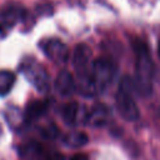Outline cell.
<instances>
[{"label": "cell", "instance_id": "5", "mask_svg": "<svg viewBox=\"0 0 160 160\" xmlns=\"http://www.w3.org/2000/svg\"><path fill=\"white\" fill-rule=\"evenodd\" d=\"M41 49H42L44 54L54 62L65 64L69 60L70 52H69L68 46L58 39H48V40L42 41Z\"/></svg>", "mask_w": 160, "mask_h": 160}, {"label": "cell", "instance_id": "15", "mask_svg": "<svg viewBox=\"0 0 160 160\" xmlns=\"http://www.w3.org/2000/svg\"><path fill=\"white\" fill-rule=\"evenodd\" d=\"M70 160H89V158H88V155H85L82 152H78V154L72 155L70 158Z\"/></svg>", "mask_w": 160, "mask_h": 160}, {"label": "cell", "instance_id": "1", "mask_svg": "<svg viewBox=\"0 0 160 160\" xmlns=\"http://www.w3.org/2000/svg\"><path fill=\"white\" fill-rule=\"evenodd\" d=\"M135 50V79L134 85L135 90L141 96H149L152 90V75H154V64L151 60L150 51L148 46L136 41L134 44Z\"/></svg>", "mask_w": 160, "mask_h": 160}, {"label": "cell", "instance_id": "7", "mask_svg": "<svg viewBox=\"0 0 160 160\" xmlns=\"http://www.w3.org/2000/svg\"><path fill=\"white\" fill-rule=\"evenodd\" d=\"M24 16V10L18 5H9L0 11V32H8Z\"/></svg>", "mask_w": 160, "mask_h": 160}, {"label": "cell", "instance_id": "3", "mask_svg": "<svg viewBox=\"0 0 160 160\" xmlns=\"http://www.w3.org/2000/svg\"><path fill=\"white\" fill-rule=\"evenodd\" d=\"M20 71L39 92H48L50 89V78L41 64L34 59H25L20 65Z\"/></svg>", "mask_w": 160, "mask_h": 160}, {"label": "cell", "instance_id": "16", "mask_svg": "<svg viewBox=\"0 0 160 160\" xmlns=\"http://www.w3.org/2000/svg\"><path fill=\"white\" fill-rule=\"evenodd\" d=\"M28 160H32V159H28Z\"/></svg>", "mask_w": 160, "mask_h": 160}, {"label": "cell", "instance_id": "8", "mask_svg": "<svg viewBox=\"0 0 160 160\" xmlns=\"http://www.w3.org/2000/svg\"><path fill=\"white\" fill-rule=\"evenodd\" d=\"M76 89V81L72 76V74L68 70H61L55 80V90L59 95L68 98L74 94Z\"/></svg>", "mask_w": 160, "mask_h": 160}, {"label": "cell", "instance_id": "9", "mask_svg": "<svg viewBox=\"0 0 160 160\" xmlns=\"http://www.w3.org/2000/svg\"><path fill=\"white\" fill-rule=\"evenodd\" d=\"M109 119H110V110L104 104H96V105H94L90 109V111L88 112L86 118H85L86 124H89L91 126H95V128H99V126L105 125Z\"/></svg>", "mask_w": 160, "mask_h": 160}, {"label": "cell", "instance_id": "12", "mask_svg": "<svg viewBox=\"0 0 160 160\" xmlns=\"http://www.w3.org/2000/svg\"><path fill=\"white\" fill-rule=\"evenodd\" d=\"M89 138L82 131H71L64 136V142L70 148H81L88 142Z\"/></svg>", "mask_w": 160, "mask_h": 160}, {"label": "cell", "instance_id": "6", "mask_svg": "<svg viewBox=\"0 0 160 160\" xmlns=\"http://www.w3.org/2000/svg\"><path fill=\"white\" fill-rule=\"evenodd\" d=\"M91 50L85 44H79L72 52V65L76 71V76L90 74L91 71Z\"/></svg>", "mask_w": 160, "mask_h": 160}, {"label": "cell", "instance_id": "2", "mask_svg": "<svg viewBox=\"0 0 160 160\" xmlns=\"http://www.w3.org/2000/svg\"><path fill=\"white\" fill-rule=\"evenodd\" d=\"M134 91H136L134 80H131L129 76H124L115 96V105L120 116L126 121H135L140 116L139 108L134 100Z\"/></svg>", "mask_w": 160, "mask_h": 160}, {"label": "cell", "instance_id": "4", "mask_svg": "<svg viewBox=\"0 0 160 160\" xmlns=\"http://www.w3.org/2000/svg\"><path fill=\"white\" fill-rule=\"evenodd\" d=\"M116 74V65L108 58H99L92 60L91 64V78L96 86L98 92L104 91L114 80Z\"/></svg>", "mask_w": 160, "mask_h": 160}, {"label": "cell", "instance_id": "10", "mask_svg": "<svg viewBox=\"0 0 160 160\" xmlns=\"http://www.w3.org/2000/svg\"><path fill=\"white\" fill-rule=\"evenodd\" d=\"M49 109V102L44 100H34L31 101L25 110V120L26 121H34L39 118H41Z\"/></svg>", "mask_w": 160, "mask_h": 160}, {"label": "cell", "instance_id": "13", "mask_svg": "<svg viewBox=\"0 0 160 160\" xmlns=\"http://www.w3.org/2000/svg\"><path fill=\"white\" fill-rule=\"evenodd\" d=\"M15 84V75L10 70H0V96L10 92Z\"/></svg>", "mask_w": 160, "mask_h": 160}, {"label": "cell", "instance_id": "14", "mask_svg": "<svg viewBox=\"0 0 160 160\" xmlns=\"http://www.w3.org/2000/svg\"><path fill=\"white\" fill-rule=\"evenodd\" d=\"M45 160H64V156L60 152H51L45 158Z\"/></svg>", "mask_w": 160, "mask_h": 160}, {"label": "cell", "instance_id": "11", "mask_svg": "<svg viewBox=\"0 0 160 160\" xmlns=\"http://www.w3.org/2000/svg\"><path fill=\"white\" fill-rule=\"evenodd\" d=\"M79 112H80V106L78 102L75 101H70L66 102L62 108H61V118L62 120L69 124V125H74L76 124L78 119H79Z\"/></svg>", "mask_w": 160, "mask_h": 160}]
</instances>
